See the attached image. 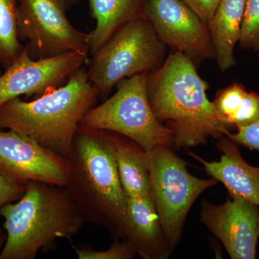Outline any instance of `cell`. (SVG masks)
<instances>
[{
    "label": "cell",
    "instance_id": "obj_26",
    "mask_svg": "<svg viewBox=\"0 0 259 259\" xmlns=\"http://www.w3.org/2000/svg\"><path fill=\"white\" fill-rule=\"evenodd\" d=\"M76 0H60L61 4L63 5L65 10H68L73 4Z\"/></svg>",
    "mask_w": 259,
    "mask_h": 259
},
{
    "label": "cell",
    "instance_id": "obj_9",
    "mask_svg": "<svg viewBox=\"0 0 259 259\" xmlns=\"http://www.w3.org/2000/svg\"><path fill=\"white\" fill-rule=\"evenodd\" d=\"M144 13L156 35L172 51L196 61L215 59L207 24L181 0H145Z\"/></svg>",
    "mask_w": 259,
    "mask_h": 259
},
{
    "label": "cell",
    "instance_id": "obj_25",
    "mask_svg": "<svg viewBox=\"0 0 259 259\" xmlns=\"http://www.w3.org/2000/svg\"><path fill=\"white\" fill-rule=\"evenodd\" d=\"M202 21L208 23L217 10L221 0H181Z\"/></svg>",
    "mask_w": 259,
    "mask_h": 259
},
{
    "label": "cell",
    "instance_id": "obj_4",
    "mask_svg": "<svg viewBox=\"0 0 259 259\" xmlns=\"http://www.w3.org/2000/svg\"><path fill=\"white\" fill-rule=\"evenodd\" d=\"M98 97L83 66L63 86L32 101L16 97L2 104L0 129L20 133L68 158L80 122Z\"/></svg>",
    "mask_w": 259,
    "mask_h": 259
},
{
    "label": "cell",
    "instance_id": "obj_5",
    "mask_svg": "<svg viewBox=\"0 0 259 259\" xmlns=\"http://www.w3.org/2000/svg\"><path fill=\"white\" fill-rule=\"evenodd\" d=\"M165 47L144 13L126 23L88 62L89 79L99 97L105 100L122 79L159 67Z\"/></svg>",
    "mask_w": 259,
    "mask_h": 259
},
{
    "label": "cell",
    "instance_id": "obj_8",
    "mask_svg": "<svg viewBox=\"0 0 259 259\" xmlns=\"http://www.w3.org/2000/svg\"><path fill=\"white\" fill-rule=\"evenodd\" d=\"M60 0H19L18 31L35 60L76 53L89 58V33L73 26Z\"/></svg>",
    "mask_w": 259,
    "mask_h": 259
},
{
    "label": "cell",
    "instance_id": "obj_13",
    "mask_svg": "<svg viewBox=\"0 0 259 259\" xmlns=\"http://www.w3.org/2000/svg\"><path fill=\"white\" fill-rule=\"evenodd\" d=\"M217 147L221 153L219 161H207L190 154L203 165L207 175L225 186L231 197H241L259 207V167L247 163L238 145L228 136L221 138Z\"/></svg>",
    "mask_w": 259,
    "mask_h": 259
},
{
    "label": "cell",
    "instance_id": "obj_29",
    "mask_svg": "<svg viewBox=\"0 0 259 259\" xmlns=\"http://www.w3.org/2000/svg\"><path fill=\"white\" fill-rule=\"evenodd\" d=\"M3 74V73H2V71H0V76H1V74Z\"/></svg>",
    "mask_w": 259,
    "mask_h": 259
},
{
    "label": "cell",
    "instance_id": "obj_19",
    "mask_svg": "<svg viewBox=\"0 0 259 259\" xmlns=\"http://www.w3.org/2000/svg\"><path fill=\"white\" fill-rule=\"evenodd\" d=\"M238 42L242 49L255 52L259 60V0H246Z\"/></svg>",
    "mask_w": 259,
    "mask_h": 259
},
{
    "label": "cell",
    "instance_id": "obj_12",
    "mask_svg": "<svg viewBox=\"0 0 259 259\" xmlns=\"http://www.w3.org/2000/svg\"><path fill=\"white\" fill-rule=\"evenodd\" d=\"M201 222L222 243L231 259H255L259 241V207L239 197L221 204L203 201Z\"/></svg>",
    "mask_w": 259,
    "mask_h": 259
},
{
    "label": "cell",
    "instance_id": "obj_14",
    "mask_svg": "<svg viewBox=\"0 0 259 259\" xmlns=\"http://www.w3.org/2000/svg\"><path fill=\"white\" fill-rule=\"evenodd\" d=\"M125 240L144 259H166L171 254L151 196L128 197Z\"/></svg>",
    "mask_w": 259,
    "mask_h": 259
},
{
    "label": "cell",
    "instance_id": "obj_10",
    "mask_svg": "<svg viewBox=\"0 0 259 259\" xmlns=\"http://www.w3.org/2000/svg\"><path fill=\"white\" fill-rule=\"evenodd\" d=\"M69 171L67 158L28 136L0 129V173L20 184L41 182L64 187Z\"/></svg>",
    "mask_w": 259,
    "mask_h": 259
},
{
    "label": "cell",
    "instance_id": "obj_20",
    "mask_svg": "<svg viewBox=\"0 0 259 259\" xmlns=\"http://www.w3.org/2000/svg\"><path fill=\"white\" fill-rule=\"evenodd\" d=\"M246 93L241 83H233L220 91L213 102L218 112L231 127L232 117L236 114Z\"/></svg>",
    "mask_w": 259,
    "mask_h": 259
},
{
    "label": "cell",
    "instance_id": "obj_18",
    "mask_svg": "<svg viewBox=\"0 0 259 259\" xmlns=\"http://www.w3.org/2000/svg\"><path fill=\"white\" fill-rule=\"evenodd\" d=\"M18 11L19 0H0V64L5 69L25 49L18 37Z\"/></svg>",
    "mask_w": 259,
    "mask_h": 259
},
{
    "label": "cell",
    "instance_id": "obj_7",
    "mask_svg": "<svg viewBox=\"0 0 259 259\" xmlns=\"http://www.w3.org/2000/svg\"><path fill=\"white\" fill-rule=\"evenodd\" d=\"M145 162L149 173L151 199L172 251L180 242L192 205L204 191L218 182L191 175L187 163L169 146H158L145 151Z\"/></svg>",
    "mask_w": 259,
    "mask_h": 259
},
{
    "label": "cell",
    "instance_id": "obj_1",
    "mask_svg": "<svg viewBox=\"0 0 259 259\" xmlns=\"http://www.w3.org/2000/svg\"><path fill=\"white\" fill-rule=\"evenodd\" d=\"M207 90L195 63L178 51H172L148 74L150 105L158 120L171 131L173 149L196 147L231 133L233 127L209 100Z\"/></svg>",
    "mask_w": 259,
    "mask_h": 259
},
{
    "label": "cell",
    "instance_id": "obj_11",
    "mask_svg": "<svg viewBox=\"0 0 259 259\" xmlns=\"http://www.w3.org/2000/svg\"><path fill=\"white\" fill-rule=\"evenodd\" d=\"M88 62L89 58L76 53L35 60L25 47L0 76V105L21 95L37 97L55 90Z\"/></svg>",
    "mask_w": 259,
    "mask_h": 259
},
{
    "label": "cell",
    "instance_id": "obj_2",
    "mask_svg": "<svg viewBox=\"0 0 259 259\" xmlns=\"http://www.w3.org/2000/svg\"><path fill=\"white\" fill-rule=\"evenodd\" d=\"M64 188L85 221L125 239L127 197L117 166L100 130L79 125L67 158Z\"/></svg>",
    "mask_w": 259,
    "mask_h": 259
},
{
    "label": "cell",
    "instance_id": "obj_3",
    "mask_svg": "<svg viewBox=\"0 0 259 259\" xmlns=\"http://www.w3.org/2000/svg\"><path fill=\"white\" fill-rule=\"evenodd\" d=\"M7 238L0 259H35L56 248V241L71 238L86 223L66 189L30 182L18 201L0 208Z\"/></svg>",
    "mask_w": 259,
    "mask_h": 259
},
{
    "label": "cell",
    "instance_id": "obj_24",
    "mask_svg": "<svg viewBox=\"0 0 259 259\" xmlns=\"http://www.w3.org/2000/svg\"><path fill=\"white\" fill-rule=\"evenodd\" d=\"M27 184H20L7 178L0 173V208L5 204L14 202L23 197Z\"/></svg>",
    "mask_w": 259,
    "mask_h": 259
},
{
    "label": "cell",
    "instance_id": "obj_21",
    "mask_svg": "<svg viewBox=\"0 0 259 259\" xmlns=\"http://www.w3.org/2000/svg\"><path fill=\"white\" fill-rule=\"evenodd\" d=\"M79 259H132L136 253L131 244L125 240L115 241L106 250H97L93 248H75Z\"/></svg>",
    "mask_w": 259,
    "mask_h": 259
},
{
    "label": "cell",
    "instance_id": "obj_28",
    "mask_svg": "<svg viewBox=\"0 0 259 259\" xmlns=\"http://www.w3.org/2000/svg\"><path fill=\"white\" fill-rule=\"evenodd\" d=\"M6 238H5V239H3L0 241V249H1L2 247H3V245H5V241H6Z\"/></svg>",
    "mask_w": 259,
    "mask_h": 259
},
{
    "label": "cell",
    "instance_id": "obj_22",
    "mask_svg": "<svg viewBox=\"0 0 259 259\" xmlns=\"http://www.w3.org/2000/svg\"><path fill=\"white\" fill-rule=\"evenodd\" d=\"M259 117V94L247 92L234 116L231 125L233 127L248 125Z\"/></svg>",
    "mask_w": 259,
    "mask_h": 259
},
{
    "label": "cell",
    "instance_id": "obj_17",
    "mask_svg": "<svg viewBox=\"0 0 259 259\" xmlns=\"http://www.w3.org/2000/svg\"><path fill=\"white\" fill-rule=\"evenodd\" d=\"M145 0H89L96 20L89 32L90 54L96 53L122 26L144 13Z\"/></svg>",
    "mask_w": 259,
    "mask_h": 259
},
{
    "label": "cell",
    "instance_id": "obj_16",
    "mask_svg": "<svg viewBox=\"0 0 259 259\" xmlns=\"http://www.w3.org/2000/svg\"><path fill=\"white\" fill-rule=\"evenodd\" d=\"M246 0H221L207 23L215 59L222 71L236 64L234 49L241 36L242 21Z\"/></svg>",
    "mask_w": 259,
    "mask_h": 259
},
{
    "label": "cell",
    "instance_id": "obj_15",
    "mask_svg": "<svg viewBox=\"0 0 259 259\" xmlns=\"http://www.w3.org/2000/svg\"><path fill=\"white\" fill-rule=\"evenodd\" d=\"M100 131L115 159L121 184L127 197L151 196L149 173L144 149L122 135Z\"/></svg>",
    "mask_w": 259,
    "mask_h": 259
},
{
    "label": "cell",
    "instance_id": "obj_27",
    "mask_svg": "<svg viewBox=\"0 0 259 259\" xmlns=\"http://www.w3.org/2000/svg\"><path fill=\"white\" fill-rule=\"evenodd\" d=\"M7 238V233H5L3 228H0V241Z\"/></svg>",
    "mask_w": 259,
    "mask_h": 259
},
{
    "label": "cell",
    "instance_id": "obj_23",
    "mask_svg": "<svg viewBox=\"0 0 259 259\" xmlns=\"http://www.w3.org/2000/svg\"><path fill=\"white\" fill-rule=\"evenodd\" d=\"M236 129V133H229L226 136L238 146L259 151V117L249 125Z\"/></svg>",
    "mask_w": 259,
    "mask_h": 259
},
{
    "label": "cell",
    "instance_id": "obj_6",
    "mask_svg": "<svg viewBox=\"0 0 259 259\" xmlns=\"http://www.w3.org/2000/svg\"><path fill=\"white\" fill-rule=\"evenodd\" d=\"M149 72L122 79L117 91L83 116L80 125L111 131L134 141L144 151L158 146L174 147L173 135L153 113L147 93Z\"/></svg>",
    "mask_w": 259,
    "mask_h": 259
}]
</instances>
